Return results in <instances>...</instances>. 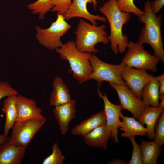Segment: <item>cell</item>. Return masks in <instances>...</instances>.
Wrapping results in <instances>:
<instances>
[{"label": "cell", "mask_w": 164, "mask_h": 164, "mask_svg": "<svg viewBox=\"0 0 164 164\" xmlns=\"http://www.w3.org/2000/svg\"><path fill=\"white\" fill-rule=\"evenodd\" d=\"M76 103L75 99H72L66 104L55 107L53 110L62 135H65L68 132L70 122L75 117Z\"/></svg>", "instance_id": "cell-13"}, {"label": "cell", "mask_w": 164, "mask_h": 164, "mask_svg": "<svg viewBox=\"0 0 164 164\" xmlns=\"http://www.w3.org/2000/svg\"><path fill=\"white\" fill-rule=\"evenodd\" d=\"M27 7L33 14L38 15L41 19H44L46 14L53 7L50 0H37L29 4Z\"/></svg>", "instance_id": "cell-24"}, {"label": "cell", "mask_w": 164, "mask_h": 164, "mask_svg": "<svg viewBox=\"0 0 164 164\" xmlns=\"http://www.w3.org/2000/svg\"><path fill=\"white\" fill-rule=\"evenodd\" d=\"M106 123V115L104 110L75 126L71 132L73 135L83 136L95 128Z\"/></svg>", "instance_id": "cell-19"}, {"label": "cell", "mask_w": 164, "mask_h": 164, "mask_svg": "<svg viewBox=\"0 0 164 164\" xmlns=\"http://www.w3.org/2000/svg\"><path fill=\"white\" fill-rule=\"evenodd\" d=\"M159 82L153 77L146 84L142 91V101L146 107H159Z\"/></svg>", "instance_id": "cell-22"}, {"label": "cell", "mask_w": 164, "mask_h": 164, "mask_svg": "<svg viewBox=\"0 0 164 164\" xmlns=\"http://www.w3.org/2000/svg\"><path fill=\"white\" fill-rule=\"evenodd\" d=\"M56 20L49 27L43 29L36 26V38L39 43L45 48L56 50L62 44L61 38L71 27L63 15L57 14Z\"/></svg>", "instance_id": "cell-5"}, {"label": "cell", "mask_w": 164, "mask_h": 164, "mask_svg": "<svg viewBox=\"0 0 164 164\" xmlns=\"http://www.w3.org/2000/svg\"><path fill=\"white\" fill-rule=\"evenodd\" d=\"M119 10L122 12L132 13L137 16L144 15L145 12L135 5L134 0H117Z\"/></svg>", "instance_id": "cell-26"}, {"label": "cell", "mask_w": 164, "mask_h": 164, "mask_svg": "<svg viewBox=\"0 0 164 164\" xmlns=\"http://www.w3.org/2000/svg\"><path fill=\"white\" fill-rule=\"evenodd\" d=\"M108 164H127L124 160L121 159H117L116 160H113L110 162Z\"/></svg>", "instance_id": "cell-33"}, {"label": "cell", "mask_w": 164, "mask_h": 164, "mask_svg": "<svg viewBox=\"0 0 164 164\" xmlns=\"http://www.w3.org/2000/svg\"><path fill=\"white\" fill-rule=\"evenodd\" d=\"M55 50L62 60L68 61L73 77L79 83L90 80L92 71L90 60L91 53L80 51L72 40L62 44Z\"/></svg>", "instance_id": "cell-3"}, {"label": "cell", "mask_w": 164, "mask_h": 164, "mask_svg": "<svg viewBox=\"0 0 164 164\" xmlns=\"http://www.w3.org/2000/svg\"><path fill=\"white\" fill-rule=\"evenodd\" d=\"M9 140L7 136H5L3 134L2 135L0 134V145L3 144Z\"/></svg>", "instance_id": "cell-34"}, {"label": "cell", "mask_w": 164, "mask_h": 164, "mask_svg": "<svg viewBox=\"0 0 164 164\" xmlns=\"http://www.w3.org/2000/svg\"><path fill=\"white\" fill-rule=\"evenodd\" d=\"M106 26L94 25L81 19L79 21L75 34L74 43L77 49L81 52L95 53L98 51L95 45L101 43L105 45L109 42Z\"/></svg>", "instance_id": "cell-4"}, {"label": "cell", "mask_w": 164, "mask_h": 164, "mask_svg": "<svg viewBox=\"0 0 164 164\" xmlns=\"http://www.w3.org/2000/svg\"><path fill=\"white\" fill-rule=\"evenodd\" d=\"M163 111L164 109L159 107H146L138 120L142 125H146V128L148 130L146 135L149 139L152 140L155 138V126L158 118Z\"/></svg>", "instance_id": "cell-20"}, {"label": "cell", "mask_w": 164, "mask_h": 164, "mask_svg": "<svg viewBox=\"0 0 164 164\" xmlns=\"http://www.w3.org/2000/svg\"><path fill=\"white\" fill-rule=\"evenodd\" d=\"M99 10L104 15L109 25L110 34L108 38L112 50L116 55L118 52L123 53L127 48L129 41L127 36L123 33L122 28L129 21L130 13L120 11L117 0H108Z\"/></svg>", "instance_id": "cell-1"}, {"label": "cell", "mask_w": 164, "mask_h": 164, "mask_svg": "<svg viewBox=\"0 0 164 164\" xmlns=\"http://www.w3.org/2000/svg\"><path fill=\"white\" fill-rule=\"evenodd\" d=\"M94 9H96V5L97 4V0H91Z\"/></svg>", "instance_id": "cell-36"}, {"label": "cell", "mask_w": 164, "mask_h": 164, "mask_svg": "<svg viewBox=\"0 0 164 164\" xmlns=\"http://www.w3.org/2000/svg\"><path fill=\"white\" fill-rule=\"evenodd\" d=\"M83 136L88 146L104 149H107L108 142L112 138L111 132L106 124L95 128Z\"/></svg>", "instance_id": "cell-16"}, {"label": "cell", "mask_w": 164, "mask_h": 164, "mask_svg": "<svg viewBox=\"0 0 164 164\" xmlns=\"http://www.w3.org/2000/svg\"><path fill=\"white\" fill-rule=\"evenodd\" d=\"M127 48L128 50L121 62L126 66L149 70L155 73L156 72L160 59L149 53L144 49L143 45L129 41Z\"/></svg>", "instance_id": "cell-7"}, {"label": "cell", "mask_w": 164, "mask_h": 164, "mask_svg": "<svg viewBox=\"0 0 164 164\" xmlns=\"http://www.w3.org/2000/svg\"><path fill=\"white\" fill-rule=\"evenodd\" d=\"M16 121H21L40 117L42 109L37 106L34 100L18 94L16 96Z\"/></svg>", "instance_id": "cell-14"}, {"label": "cell", "mask_w": 164, "mask_h": 164, "mask_svg": "<svg viewBox=\"0 0 164 164\" xmlns=\"http://www.w3.org/2000/svg\"><path fill=\"white\" fill-rule=\"evenodd\" d=\"M98 95L103 100L106 118V125L112 133V138L117 143L119 124L120 121L119 115L122 110L120 105H117L111 103L105 94H102L98 87L97 88Z\"/></svg>", "instance_id": "cell-11"}, {"label": "cell", "mask_w": 164, "mask_h": 164, "mask_svg": "<svg viewBox=\"0 0 164 164\" xmlns=\"http://www.w3.org/2000/svg\"><path fill=\"white\" fill-rule=\"evenodd\" d=\"M120 118L122 119L119 124V129L123 131L121 133V137L125 138L136 136H145L148 132V130L144 126L136 120L134 117H129L124 115L121 112L119 115Z\"/></svg>", "instance_id": "cell-17"}, {"label": "cell", "mask_w": 164, "mask_h": 164, "mask_svg": "<svg viewBox=\"0 0 164 164\" xmlns=\"http://www.w3.org/2000/svg\"><path fill=\"white\" fill-rule=\"evenodd\" d=\"M155 77L159 83V95L164 94V74Z\"/></svg>", "instance_id": "cell-32"}, {"label": "cell", "mask_w": 164, "mask_h": 164, "mask_svg": "<svg viewBox=\"0 0 164 164\" xmlns=\"http://www.w3.org/2000/svg\"><path fill=\"white\" fill-rule=\"evenodd\" d=\"M109 85L116 91L122 110L129 111L138 120L146 107L142 100L138 97L126 84L110 83Z\"/></svg>", "instance_id": "cell-9"}, {"label": "cell", "mask_w": 164, "mask_h": 164, "mask_svg": "<svg viewBox=\"0 0 164 164\" xmlns=\"http://www.w3.org/2000/svg\"><path fill=\"white\" fill-rule=\"evenodd\" d=\"M145 14L138 17L139 21L145 26L142 28L138 40V43L143 45L147 43L152 48L154 55L164 63V50L161 35L162 15L152 12L150 1H147L144 5Z\"/></svg>", "instance_id": "cell-2"}, {"label": "cell", "mask_w": 164, "mask_h": 164, "mask_svg": "<svg viewBox=\"0 0 164 164\" xmlns=\"http://www.w3.org/2000/svg\"><path fill=\"white\" fill-rule=\"evenodd\" d=\"M164 5V0H155L150 2V6L153 12L155 14L158 13Z\"/></svg>", "instance_id": "cell-31"}, {"label": "cell", "mask_w": 164, "mask_h": 164, "mask_svg": "<svg viewBox=\"0 0 164 164\" xmlns=\"http://www.w3.org/2000/svg\"><path fill=\"white\" fill-rule=\"evenodd\" d=\"M26 147L15 144L9 140L0 145V164H20L25 155Z\"/></svg>", "instance_id": "cell-15"}, {"label": "cell", "mask_w": 164, "mask_h": 164, "mask_svg": "<svg viewBox=\"0 0 164 164\" xmlns=\"http://www.w3.org/2000/svg\"><path fill=\"white\" fill-rule=\"evenodd\" d=\"M161 101L159 103V107L164 108V98L160 99Z\"/></svg>", "instance_id": "cell-35"}, {"label": "cell", "mask_w": 164, "mask_h": 164, "mask_svg": "<svg viewBox=\"0 0 164 164\" xmlns=\"http://www.w3.org/2000/svg\"><path fill=\"white\" fill-rule=\"evenodd\" d=\"M50 94L49 104L54 107L62 105L72 100L70 91L63 80L59 77L54 79Z\"/></svg>", "instance_id": "cell-18"}, {"label": "cell", "mask_w": 164, "mask_h": 164, "mask_svg": "<svg viewBox=\"0 0 164 164\" xmlns=\"http://www.w3.org/2000/svg\"><path fill=\"white\" fill-rule=\"evenodd\" d=\"M90 63L92 68L90 80H96L98 86H101L103 81L118 85L126 84L121 76V72L126 66L122 62L118 65L104 62L94 54H91Z\"/></svg>", "instance_id": "cell-6"}, {"label": "cell", "mask_w": 164, "mask_h": 164, "mask_svg": "<svg viewBox=\"0 0 164 164\" xmlns=\"http://www.w3.org/2000/svg\"><path fill=\"white\" fill-rule=\"evenodd\" d=\"M51 154L43 161V164H63L65 157L60 149L58 143H55L52 146Z\"/></svg>", "instance_id": "cell-25"}, {"label": "cell", "mask_w": 164, "mask_h": 164, "mask_svg": "<svg viewBox=\"0 0 164 164\" xmlns=\"http://www.w3.org/2000/svg\"><path fill=\"white\" fill-rule=\"evenodd\" d=\"M92 3L91 0H73L65 13L63 15L67 21L74 17H80L89 21L91 24L97 25V21L106 22L104 16L91 14L87 10V5Z\"/></svg>", "instance_id": "cell-12"}, {"label": "cell", "mask_w": 164, "mask_h": 164, "mask_svg": "<svg viewBox=\"0 0 164 164\" xmlns=\"http://www.w3.org/2000/svg\"><path fill=\"white\" fill-rule=\"evenodd\" d=\"M16 96L11 95L6 97L1 109L2 111L5 115L3 134L6 136H7L9 130L16 121Z\"/></svg>", "instance_id": "cell-21"}, {"label": "cell", "mask_w": 164, "mask_h": 164, "mask_svg": "<svg viewBox=\"0 0 164 164\" xmlns=\"http://www.w3.org/2000/svg\"><path fill=\"white\" fill-rule=\"evenodd\" d=\"M155 137L154 141L161 147L164 143V111L158 118L154 127Z\"/></svg>", "instance_id": "cell-27"}, {"label": "cell", "mask_w": 164, "mask_h": 164, "mask_svg": "<svg viewBox=\"0 0 164 164\" xmlns=\"http://www.w3.org/2000/svg\"><path fill=\"white\" fill-rule=\"evenodd\" d=\"M121 76L126 84L140 99L144 87L154 77L148 74L145 70L127 66L121 71Z\"/></svg>", "instance_id": "cell-10"}, {"label": "cell", "mask_w": 164, "mask_h": 164, "mask_svg": "<svg viewBox=\"0 0 164 164\" xmlns=\"http://www.w3.org/2000/svg\"><path fill=\"white\" fill-rule=\"evenodd\" d=\"M133 146V151L129 164H143L142 152L140 145L136 142L134 137H128Z\"/></svg>", "instance_id": "cell-28"}, {"label": "cell", "mask_w": 164, "mask_h": 164, "mask_svg": "<svg viewBox=\"0 0 164 164\" xmlns=\"http://www.w3.org/2000/svg\"><path fill=\"white\" fill-rule=\"evenodd\" d=\"M46 121V119L43 116L16 121L12 128V132L9 141L26 148Z\"/></svg>", "instance_id": "cell-8"}, {"label": "cell", "mask_w": 164, "mask_h": 164, "mask_svg": "<svg viewBox=\"0 0 164 164\" xmlns=\"http://www.w3.org/2000/svg\"><path fill=\"white\" fill-rule=\"evenodd\" d=\"M143 164H157L162 151L161 147L154 141H142L140 145Z\"/></svg>", "instance_id": "cell-23"}, {"label": "cell", "mask_w": 164, "mask_h": 164, "mask_svg": "<svg viewBox=\"0 0 164 164\" xmlns=\"http://www.w3.org/2000/svg\"><path fill=\"white\" fill-rule=\"evenodd\" d=\"M18 91L8 82L0 80V100L3 98L11 95H17Z\"/></svg>", "instance_id": "cell-30"}, {"label": "cell", "mask_w": 164, "mask_h": 164, "mask_svg": "<svg viewBox=\"0 0 164 164\" xmlns=\"http://www.w3.org/2000/svg\"><path fill=\"white\" fill-rule=\"evenodd\" d=\"M72 0H50L53 7L51 9L52 12L63 15L72 3Z\"/></svg>", "instance_id": "cell-29"}]
</instances>
